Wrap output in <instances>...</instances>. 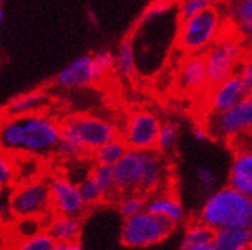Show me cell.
I'll return each instance as SVG.
<instances>
[{
    "instance_id": "obj_1",
    "label": "cell",
    "mask_w": 252,
    "mask_h": 250,
    "mask_svg": "<svg viewBox=\"0 0 252 250\" xmlns=\"http://www.w3.org/2000/svg\"><path fill=\"white\" fill-rule=\"evenodd\" d=\"M62 139V121L42 112L5 117L0 128V144L5 154L46 157Z\"/></svg>"
},
{
    "instance_id": "obj_2",
    "label": "cell",
    "mask_w": 252,
    "mask_h": 250,
    "mask_svg": "<svg viewBox=\"0 0 252 250\" xmlns=\"http://www.w3.org/2000/svg\"><path fill=\"white\" fill-rule=\"evenodd\" d=\"M198 220L214 230L224 227H252V196L245 195L232 186L217 189L205 199Z\"/></svg>"
},
{
    "instance_id": "obj_3",
    "label": "cell",
    "mask_w": 252,
    "mask_h": 250,
    "mask_svg": "<svg viewBox=\"0 0 252 250\" xmlns=\"http://www.w3.org/2000/svg\"><path fill=\"white\" fill-rule=\"evenodd\" d=\"M223 34L221 14L217 8H208L194 17L180 22L177 46L186 54H205Z\"/></svg>"
},
{
    "instance_id": "obj_4",
    "label": "cell",
    "mask_w": 252,
    "mask_h": 250,
    "mask_svg": "<svg viewBox=\"0 0 252 250\" xmlns=\"http://www.w3.org/2000/svg\"><path fill=\"white\" fill-rule=\"evenodd\" d=\"M116 137H119V128L103 117L75 114L62 121V139L75 143L83 152H94Z\"/></svg>"
},
{
    "instance_id": "obj_5",
    "label": "cell",
    "mask_w": 252,
    "mask_h": 250,
    "mask_svg": "<svg viewBox=\"0 0 252 250\" xmlns=\"http://www.w3.org/2000/svg\"><path fill=\"white\" fill-rule=\"evenodd\" d=\"M175 224L169 220L143 210L134 217L125 218L120 230V243L129 249H148L166 241Z\"/></svg>"
},
{
    "instance_id": "obj_6",
    "label": "cell",
    "mask_w": 252,
    "mask_h": 250,
    "mask_svg": "<svg viewBox=\"0 0 252 250\" xmlns=\"http://www.w3.org/2000/svg\"><path fill=\"white\" fill-rule=\"evenodd\" d=\"M243 42L245 40L235 32L229 35L221 34L220 39L203 54L211 86L237 74L238 65L248 54Z\"/></svg>"
},
{
    "instance_id": "obj_7",
    "label": "cell",
    "mask_w": 252,
    "mask_h": 250,
    "mask_svg": "<svg viewBox=\"0 0 252 250\" xmlns=\"http://www.w3.org/2000/svg\"><path fill=\"white\" fill-rule=\"evenodd\" d=\"M206 128L214 139L232 144L252 132V92H248L234 108L209 114Z\"/></svg>"
},
{
    "instance_id": "obj_8",
    "label": "cell",
    "mask_w": 252,
    "mask_h": 250,
    "mask_svg": "<svg viewBox=\"0 0 252 250\" xmlns=\"http://www.w3.org/2000/svg\"><path fill=\"white\" fill-rule=\"evenodd\" d=\"M9 210L16 218H45L53 210L49 181L30 178L16 186L9 196Z\"/></svg>"
},
{
    "instance_id": "obj_9",
    "label": "cell",
    "mask_w": 252,
    "mask_h": 250,
    "mask_svg": "<svg viewBox=\"0 0 252 250\" xmlns=\"http://www.w3.org/2000/svg\"><path fill=\"white\" fill-rule=\"evenodd\" d=\"M161 121L151 111H135L126 118L122 137L131 149L149 151L156 149Z\"/></svg>"
},
{
    "instance_id": "obj_10",
    "label": "cell",
    "mask_w": 252,
    "mask_h": 250,
    "mask_svg": "<svg viewBox=\"0 0 252 250\" xmlns=\"http://www.w3.org/2000/svg\"><path fill=\"white\" fill-rule=\"evenodd\" d=\"M103 74L98 71L94 54H82L63 68L56 76V84L62 89H82L103 80Z\"/></svg>"
},
{
    "instance_id": "obj_11",
    "label": "cell",
    "mask_w": 252,
    "mask_h": 250,
    "mask_svg": "<svg viewBox=\"0 0 252 250\" xmlns=\"http://www.w3.org/2000/svg\"><path fill=\"white\" fill-rule=\"evenodd\" d=\"M51 187L53 210L56 214H65L72 217H82L88 207L80 194L79 183L72 181L65 175H56L49 180Z\"/></svg>"
},
{
    "instance_id": "obj_12",
    "label": "cell",
    "mask_w": 252,
    "mask_h": 250,
    "mask_svg": "<svg viewBox=\"0 0 252 250\" xmlns=\"http://www.w3.org/2000/svg\"><path fill=\"white\" fill-rule=\"evenodd\" d=\"M116 189L119 194L142 192L143 181V161L142 151L138 149H128V152L114 166Z\"/></svg>"
},
{
    "instance_id": "obj_13",
    "label": "cell",
    "mask_w": 252,
    "mask_h": 250,
    "mask_svg": "<svg viewBox=\"0 0 252 250\" xmlns=\"http://www.w3.org/2000/svg\"><path fill=\"white\" fill-rule=\"evenodd\" d=\"M248 94L243 82L238 74L228 77L226 80L212 84L206 97V106L209 114H219L234 108Z\"/></svg>"
},
{
    "instance_id": "obj_14",
    "label": "cell",
    "mask_w": 252,
    "mask_h": 250,
    "mask_svg": "<svg viewBox=\"0 0 252 250\" xmlns=\"http://www.w3.org/2000/svg\"><path fill=\"white\" fill-rule=\"evenodd\" d=\"M179 87L186 94H201L211 86L203 54H189L180 65L177 76Z\"/></svg>"
},
{
    "instance_id": "obj_15",
    "label": "cell",
    "mask_w": 252,
    "mask_h": 250,
    "mask_svg": "<svg viewBox=\"0 0 252 250\" xmlns=\"http://www.w3.org/2000/svg\"><path fill=\"white\" fill-rule=\"evenodd\" d=\"M237 151L229 167L228 184L252 196V146L237 144Z\"/></svg>"
},
{
    "instance_id": "obj_16",
    "label": "cell",
    "mask_w": 252,
    "mask_h": 250,
    "mask_svg": "<svg viewBox=\"0 0 252 250\" xmlns=\"http://www.w3.org/2000/svg\"><path fill=\"white\" fill-rule=\"evenodd\" d=\"M53 98L48 91L45 89H34L19 94L12 97L9 102L3 106V115L5 117H16L32 114V112H42L46 111L51 105Z\"/></svg>"
},
{
    "instance_id": "obj_17",
    "label": "cell",
    "mask_w": 252,
    "mask_h": 250,
    "mask_svg": "<svg viewBox=\"0 0 252 250\" xmlns=\"http://www.w3.org/2000/svg\"><path fill=\"white\" fill-rule=\"evenodd\" d=\"M143 161V181H142V192H156L158 191L163 181H165V160L157 149H149L142 151Z\"/></svg>"
},
{
    "instance_id": "obj_18",
    "label": "cell",
    "mask_w": 252,
    "mask_h": 250,
    "mask_svg": "<svg viewBox=\"0 0 252 250\" xmlns=\"http://www.w3.org/2000/svg\"><path fill=\"white\" fill-rule=\"evenodd\" d=\"M45 230L53 236L56 244L77 241L82 233V222H80L79 217L56 214L49 218V222Z\"/></svg>"
},
{
    "instance_id": "obj_19",
    "label": "cell",
    "mask_w": 252,
    "mask_h": 250,
    "mask_svg": "<svg viewBox=\"0 0 252 250\" xmlns=\"http://www.w3.org/2000/svg\"><path fill=\"white\" fill-rule=\"evenodd\" d=\"M251 244L252 227H224L214 236V250H248Z\"/></svg>"
},
{
    "instance_id": "obj_20",
    "label": "cell",
    "mask_w": 252,
    "mask_h": 250,
    "mask_svg": "<svg viewBox=\"0 0 252 250\" xmlns=\"http://www.w3.org/2000/svg\"><path fill=\"white\" fill-rule=\"evenodd\" d=\"M146 210L169 220L171 222L175 224V226L185 220V207L180 203V199L171 194H166V192L151 196L148 199Z\"/></svg>"
},
{
    "instance_id": "obj_21",
    "label": "cell",
    "mask_w": 252,
    "mask_h": 250,
    "mask_svg": "<svg viewBox=\"0 0 252 250\" xmlns=\"http://www.w3.org/2000/svg\"><path fill=\"white\" fill-rule=\"evenodd\" d=\"M216 230L203 221L189 224L180 243L182 250H214Z\"/></svg>"
},
{
    "instance_id": "obj_22",
    "label": "cell",
    "mask_w": 252,
    "mask_h": 250,
    "mask_svg": "<svg viewBox=\"0 0 252 250\" xmlns=\"http://www.w3.org/2000/svg\"><path fill=\"white\" fill-rule=\"evenodd\" d=\"M229 20L234 32L252 43V0H232Z\"/></svg>"
},
{
    "instance_id": "obj_23",
    "label": "cell",
    "mask_w": 252,
    "mask_h": 250,
    "mask_svg": "<svg viewBox=\"0 0 252 250\" xmlns=\"http://www.w3.org/2000/svg\"><path fill=\"white\" fill-rule=\"evenodd\" d=\"M128 143L123 140V137L119 135L102 144L98 149L93 152V158L95 165H106V166H116L123 158V155L128 152Z\"/></svg>"
},
{
    "instance_id": "obj_24",
    "label": "cell",
    "mask_w": 252,
    "mask_h": 250,
    "mask_svg": "<svg viewBox=\"0 0 252 250\" xmlns=\"http://www.w3.org/2000/svg\"><path fill=\"white\" fill-rule=\"evenodd\" d=\"M137 69L135 51L131 40H123L116 51V71L122 77H132Z\"/></svg>"
},
{
    "instance_id": "obj_25",
    "label": "cell",
    "mask_w": 252,
    "mask_h": 250,
    "mask_svg": "<svg viewBox=\"0 0 252 250\" xmlns=\"http://www.w3.org/2000/svg\"><path fill=\"white\" fill-rule=\"evenodd\" d=\"M91 177L102 189L105 198H109L117 192L116 189V177H114V166H106V165H95L91 169Z\"/></svg>"
},
{
    "instance_id": "obj_26",
    "label": "cell",
    "mask_w": 252,
    "mask_h": 250,
    "mask_svg": "<svg viewBox=\"0 0 252 250\" xmlns=\"http://www.w3.org/2000/svg\"><path fill=\"white\" fill-rule=\"evenodd\" d=\"M148 199L145 198L143 192H129L123 194L122 199L119 201V214L125 218L134 217L140 212L146 210Z\"/></svg>"
},
{
    "instance_id": "obj_27",
    "label": "cell",
    "mask_w": 252,
    "mask_h": 250,
    "mask_svg": "<svg viewBox=\"0 0 252 250\" xmlns=\"http://www.w3.org/2000/svg\"><path fill=\"white\" fill-rule=\"evenodd\" d=\"M179 124L174 121H161L158 139H157V146L156 149L160 154H168L172 152L175 144L179 140Z\"/></svg>"
},
{
    "instance_id": "obj_28",
    "label": "cell",
    "mask_w": 252,
    "mask_h": 250,
    "mask_svg": "<svg viewBox=\"0 0 252 250\" xmlns=\"http://www.w3.org/2000/svg\"><path fill=\"white\" fill-rule=\"evenodd\" d=\"M195 181H197V195L200 198H209L214 192H216L217 178L216 172H214L209 166H198L195 169Z\"/></svg>"
},
{
    "instance_id": "obj_29",
    "label": "cell",
    "mask_w": 252,
    "mask_h": 250,
    "mask_svg": "<svg viewBox=\"0 0 252 250\" xmlns=\"http://www.w3.org/2000/svg\"><path fill=\"white\" fill-rule=\"evenodd\" d=\"M16 249L19 250H54L56 241L46 230H42L28 238H22L16 243Z\"/></svg>"
},
{
    "instance_id": "obj_30",
    "label": "cell",
    "mask_w": 252,
    "mask_h": 250,
    "mask_svg": "<svg viewBox=\"0 0 252 250\" xmlns=\"http://www.w3.org/2000/svg\"><path fill=\"white\" fill-rule=\"evenodd\" d=\"M172 8L174 3L171 0H157V2L151 3L149 6H146V9L142 12L140 19H138V27H146L149 23L157 22L158 19L169 14Z\"/></svg>"
},
{
    "instance_id": "obj_31",
    "label": "cell",
    "mask_w": 252,
    "mask_h": 250,
    "mask_svg": "<svg viewBox=\"0 0 252 250\" xmlns=\"http://www.w3.org/2000/svg\"><path fill=\"white\" fill-rule=\"evenodd\" d=\"M79 187H80V194L83 196V201L86 203V206H95L100 201L106 199L102 189H100L91 175H88L85 180H82L79 183Z\"/></svg>"
},
{
    "instance_id": "obj_32",
    "label": "cell",
    "mask_w": 252,
    "mask_h": 250,
    "mask_svg": "<svg viewBox=\"0 0 252 250\" xmlns=\"http://www.w3.org/2000/svg\"><path fill=\"white\" fill-rule=\"evenodd\" d=\"M211 6H212V0H182L177 11L179 22L191 19L195 14H198V12L205 11Z\"/></svg>"
},
{
    "instance_id": "obj_33",
    "label": "cell",
    "mask_w": 252,
    "mask_h": 250,
    "mask_svg": "<svg viewBox=\"0 0 252 250\" xmlns=\"http://www.w3.org/2000/svg\"><path fill=\"white\" fill-rule=\"evenodd\" d=\"M83 149L79 147L75 143L66 140V139H60L59 144L56 146L53 155L59 160H63V161H74L77 160L83 155Z\"/></svg>"
},
{
    "instance_id": "obj_34",
    "label": "cell",
    "mask_w": 252,
    "mask_h": 250,
    "mask_svg": "<svg viewBox=\"0 0 252 250\" xmlns=\"http://www.w3.org/2000/svg\"><path fill=\"white\" fill-rule=\"evenodd\" d=\"M17 173L19 169L14 161L9 158V154L2 155V158H0V184L3 187L11 186L17 180Z\"/></svg>"
},
{
    "instance_id": "obj_35",
    "label": "cell",
    "mask_w": 252,
    "mask_h": 250,
    "mask_svg": "<svg viewBox=\"0 0 252 250\" xmlns=\"http://www.w3.org/2000/svg\"><path fill=\"white\" fill-rule=\"evenodd\" d=\"M40 220L42 218H19V222L16 224V230H19V235L22 238H28V236L43 230Z\"/></svg>"
},
{
    "instance_id": "obj_36",
    "label": "cell",
    "mask_w": 252,
    "mask_h": 250,
    "mask_svg": "<svg viewBox=\"0 0 252 250\" xmlns=\"http://www.w3.org/2000/svg\"><path fill=\"white\" fill-rule=\"evenodd\" d=\"M94 60L95 65L98 68V71L106 76V74L112 69H116V56L112 54L108 49H102V51H97L94 54Z\"/></svg>"
},
{
    "instance_id": "obj_37",
    "label": "cell",
    "mask_w": 252,
    "mask_h": 250,
    "mask_svg": "<svg viewBox=\"0 0 252 250\" xmlns=\"http://www.w3.org/2000/svg\"><path fill=\"white\" fill-rule=\"evenodd\" d=\"M237 74H238V77H240V80L243 82L246 91L252 92V54L251 53H248L243 57L242 63L238 65Z\"/></svg>"
},
{
    "instance_id": "obj_38",
    "label": "cell",
    "mask_w": 252,
    "mask_h": 250,
    "mask_svg": "<svg viewBox=\"0 0 252 250\" xmlns=\"http://www.w3.org/2000/svg\"><path fill=\"white\" fill-rule=\"evenodd\" d=\"M192 137H194V140L197 143H205L209 140V137H211V132L206 126H198L192 131Z\"/></svg>"
},
{
    "instance_id": "obj_39",
    "label": "cell",
    "mask_w": 252,
    "mask_h": 250,
    "mask_svg": "<svg viewBox=\"0 0 252 250\" xmlns=\"http://www.w3.org/2000/svg\"><path fill=\"white\" fill-rule=\"evenodd\" d=\"M82 249L83 246L77 240V241H68V243H57L54 250H82Z\"/></svg>"
},
{
    "instance_id": "obj_40",
    "label": "cell",
    "mask_w": 252,
    "mask_h": 250,
    "mask_svg": "<svg viewBox=\"0 0 252 250\" xmlns=\"http://www.w3.org/2000/svg\"><path fill=\"white\" fill-rule=\"evenodd\" d=\"M235 144H248V146H252V132H249L246 137H243V139H240L238 141H235L234 146H235Z\"/></svg>"
},
{
    "instance_id": "obj_41",
    "label": "cell",
    "mask_w": 252,
    "mask_h": 250,
    "mask_svg": "<svg viewBox=\"0 0 252 250\" xmlns=\"http://www.w3.org/2000/svg\"><path fill=\"white\" fill-rule=\"evenodd\" d=\"M88 19H90V22H93L94 27H97V19H95V12L93 8L88 6Z\"/></svg>"
},
{
    "instance_id": "obj_42",
    "label": "cell",
    "mask_w": 252,
    "mask_h": 250,
    "mask_svg": "<svg viewBox=\"0 0 252 250\" xmlns=\"http://www.w3.org/2000/svg\"><path fill=\"white\" fill-rule=\"evenodd\" d=\"M3 20H5V9L0 8V23H3Z\"/></svg>"
},
{
    "instance_id": "obj_43",
    "label": "cell",
    "mask_w": 252,
    "mask_h": 250,
    "mask_svg": "<svg viewBox=\"0 0 252 250\" xmlns=\"http://www.w3.org/2000/svg\"><path fill=\"white\" fill-rule=\"evenodd\" d=\"M249 53L252 54V43H251V46H249Z\"/></svg>"
},
{
    "instance_id": "obj_44",
    "label": "cell",
    "mask_w": 252,
    "mask_h": 250,
    "mask_svg": "<svg viewBox=\"0 0 252 250\" xmlns=\"http://www.w3.org/2000/svg\"><path fill=\"white\" fill-rule=\"evenodd\" d=\"M249 250H252V244H251V249H249Z\"/></svg>"
}]
</instances>
